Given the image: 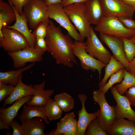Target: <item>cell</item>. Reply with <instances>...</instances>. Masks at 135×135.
<instances>
[{"mask_svg":"<svg viewBox=\"0 0 135 135\" xmlns=\"http://www.w3.org/2000/svg\"><path fill=\"white\" fill-rule=\"evenodd\" d=\"M10 129V126H7L3 122L2 120L0 119V129Z\"/></svg>","mask_w":135,"mask_h":135,"instance_id":"obj_45","label":"cell"},{"mask_svg":"<svg viewBox=\"0 0 135 135\" xmlns=\"http://www.w3.org/2000/svg\"><path fill=\"white\" fill-rule=\"evenodd\" d=\"M104 93L99 89L92 93V98L100 107V114L97 117L99 124L104 131H106L116 118L115 107L110 106L108 103Z\"/></svg>","mask_w":135,"mask_h":135,"instance_id":"obj_4","label":"cell"},{"mask_svg":"<svg viewBox=\"0 0 135 135\" xmlns=\"http://www.w3.org/2000/svg\"><path fill=\"white\" fill-rule=\"evenodd\" d=\"M12 129V135H25V132L22 125H20L18 122L13 120L10 125Z\"/></svg>","mask_w":135,"mask_h":135,"instance_id":"obj_37","label":"cell"},{"mask_svg":"<svg viewBox=\"0 0 135 135\" xmlns=\"http://www.w3.org/2000/svg\"><path fill=\"white\" fill-rule=\"evenodd\" d=\"M45 110L47 117L50 120L60 118L63 112L54 100L52 99L45 106Z\"/></svg>","mask_w":135,"mask_h":135,"instance_id":"obj_28","label":"cell"},{"mask_svg":"<svg viewBox=\"0 0 135 135\" xmlns=\"http://www.w3.org/2000/svg\"><path fill=\"white\" fill-rule=\"evenodd\" d=\"M135 86V78L125 69L123 80L115 86L118 92L122 95L129 88Z\"/></svg>","mask_w":135,"mask_h":135,"instance_id":"obj_29","label":"cell"},{"mask_svg":"<svg viewBox=\"0 0 135 135\" xmlns=\"http://www.w3.org/2000/svg\"><path fill=\"white\" fill-rule=\"evenodd\" d=\"M126 70L135 78V57L129 62L128 68Z\"/></svg>","mask_w":135,"mask_h":135,"instance_id":"obj_41","label":"cell"},{"mask_svg":"<svg viewBox=\"0 0 135 135\" xmlns=\"http://www.w3.org/2000/svg\"><path fill=\"white\" fill-rule=\"evenodd\" d=\"M54 100L64 112H68L74 108V100L71 96L66 92L56 94Z\"/></svg>","mask_w":135,"mask_h":135,"instance_id":"obj_26","label":"cell"},{"mask_svg":"<svg viewBox=\"0 0 135 135\" xmlns=\"http://www.w3.org/2000/svg\"><path fill=\"white\" fill-rule=\"evenodd\" d=\"M78 130V121L75 118L72 121L63 135H77Z\"/></svg>","mask_w":135,"mask_h":135,"instance_id":"obj_38","label":"cell"},{"mask_svg":"<svg viewBox=\"0 0 135 135\" xmlns=\"http://www.w3.org/2000/svg\"><path fill=\"white\" fill-rule=\"evenodd\" d=\"M123 68H125V67L122 63L116 60L113 55H112L109 62L105 67L104 75L102 81L99 83V87L105 85L108 78L112 75Z\"/></svg>","mask_w":135,"mask_h":135,"instance_id":"obj_25","label":"cell"},{"mask_svg":"<svg viewBox=\"0 0 135 135\" xmlns=\"http://www.w3.org/2000/svg\"><path fill=\"white\" fill-rule=\"evenodd\" d=\"M46 81L34 85V87L35 90L34 94L31 99L26 104L30 106H45L51 100L50 96L54 92L53 89L45 90Z\"/></svg>","mask_w":135,"mask_h":135,"instance_id":"obj_18","label":"cell"},{"mask_svg":"<svg viewBox=\"0 0 135 135\" xmlns=\"http://www.w3.org/2000/svg\"><path fill=\"white\" fill-rule=\"evenodd\" d=\"M49 18L55 20L68 32V34L75 40L83 42L84 39L78 32L65 12L62 3L53 4L48 6Z\"/></svg>","mask_w":135,"mask_h":135,"instance_id":"obj_6","label":"cell"},{"mask_svg":"<svg viewBox=\"0 0 135 135\" xmlns=\"http://www.w3.org/2000/svg\"><path fill=\"white\" fill-rule=\"evenodd\" d=\"M124 94L131 106L135 107V86L129 88Z\"/></svg>","mask_w":135,"mask_h":135,"instance_id":"obj_40","label":"cell"},{"mask_svg":"<svg viewBox=\"0 0 135 135\" xmlns=\"http://www.w3.org/2000/svg\"><path fill=\"white\" fill-rule=\"evenodd\" d=\"M46 5L49 6L50 5L58 3H62V0H44Z\"/></svg>","mask_w":135,"mask_h":135,"instance_id":"obj_43","label":"cell"},{"mask_svg":"<svg viewBox=\"0 0 135 135\" xmlns=\"http://www.w3.org/2000/svg\"><path fill=\"white\" fill-rule=\"evenodd\" d=\"M44 53L28 46L20 50L7 53L13 60L14 67L17 69L26 66L28 62H41Z\"/></svg>","mask_w":135,"mask_h":135,"instance_id":"obj_10","label":"cell"},{"mask_svg":"<svg viewBox=\"0 0 135 135\" xmlns=\"http://www.w3.org/2000/svg\"><path fill=\"white\" fill-rule=\"evenodd\" d=\"M75 117V115L73 112L66 113L57 123L56 129L52 130L47 135H63Z\"/></svg>","mask_w":135,"mask_h":135,"instance_id":"obj_27","label":"cell"},{"mask_svg":"<svg viewBox=\"0 0 135 135\" xmlns=\"http://www.w3.org/2000/svg\"><path fill=\"white\" fill-rule=\"evenodd\" d=\"M73 52L79 59L82 68L87 71L96 72L97 70L100 80L102 69L106 64L92 56L86 52L85 42L74 41Z\"/></svg>","mask_w":135,"mask_h":135,"instance_id":"obj_8","label":"cell"},{"mask_svg":"<svg viewBox=\"0 0 135 135\" xmlns=\"http://www.w3.org/2000/svg\"><path fill=\"white\" fill-rule=\"evenodd\" d=\"M106 132L109 135H135V122L124 118H116Z\"/></svg>","mask_w":135,"mask_h":135,"instance_id":"obj_16","label":"cell"},{"mask_svg":"<svg viewBox=\"0 0 135 135\" xmlns=\"http://www.w3.org/2000/svg\"><path fill=\"white\" fill-rule=\"evenodd\" d=\"M84 12L90 24L97 25L104 16L100 0H87L84 3Z\"/></svg>","mask_w":135,"mask_h":135,"instance_id":"obj_15","label":"cell"},{"mask_svg":"<svg viewBox=\"0 0 135 135\" xmlns=\"http://www.w3.org/2000/svg\"><path fill=\"white\" fill-rule=\"evenodd\" d=\"M78 97L81 103L82 108L78 112V130L77 135H84L88 126L90 122L97 118L100 112V110L94 113H88L85 106L87 96L84 94H80Z\"/></svg>","mask_w":135,"mask_h":135,"instance_id":"obj_14","label":"cell"},{"mask_svg":"<svg viewBox=\"0 0 135 135\" xmlns=\"http://www.w3.org/2000/svg\"><path fill=\"white\" fill-rule=\"evenodd\" d=\"M91 26L85 42L86 52L91 56L107 64L111 55L98 39Z\"/></svg>","mask_w":135,"mask_h":135,"instance_id":"obj_9","label":"cell"},{"mask_svg":"<svg viewBox=\"0 0 135 135\" xmlns=\"http://www.w3.org/2000/svg\"><path fill=\"white\" fill-rule=\"evenodd\" d=\"M68 34H65L59 26H56L50 20L46 36L45 38L47 52L50 53L58 64H62L68 68L77 64L73 52L74 42Z\"/></svg>","mask_w":135,"mask_h":135,"instance_id":"obj_1","label":"cell"},{"mask_svg":"<svg viewBox=\"0 0 135 135\" xmlns=\"http://www.w3.org/2000/svg\"><path fill=\"white\" fill-rule=\"evenodd\" d=\"M64 0H62V1Z\"/></svg>","mask_w":135,"mask_h":135,"instance_id":"obj_47","label":"cell"},{"mask_svg":"<svg viewBox=\"0 0 135 135\" xmlns=\"http://www.w3.org/2000/svg\"><path fill=\"white\" fill-rule=\"evenodd\" d=\"M15 86L8 85L0 80V102L9 96L13 92Z\"/></svg>","mask_w":135,"mask_h":135,"instance_id":"obj_34","label":"cell"},{"mask_svg":"<svg viewBox=\"0 0 135 135\" xmlns=\"http://www.w3.org/2000/svg\"><path fill=\"white\" fill-rule=\"evenodd\" d=\"M16 19V13L12 6L0 0V34L3 26H9Z\"/></svg>","mask_w":135,"mask_h":135,"instance_id":"obj_23","label":"cell"},{"mask_svg":"<svg viewBox=\"0 0 135 135\" xmlns=\"http://www.w3.org/2000/svg\"><path fill=\"white\" fill-rule=\"evenodd\" d=\"M0 46L8 53L21 50L29 46L26 39L21 33L4 26L0 34Z\"/></svg>","mask_w":135,"mask_h":135,"instance_id":"obj_5","label":"cell"},{"mask_svg":"<svg viewBox=\"0 0 135 135\" xmlns=\"http://www.w3.org/2000/svg\"><path fill=\"white\" fill-rule=\"evenodd\" d=\"M30 95L22 98L16 101L12 105L7 108H2L0 110V119L7 126H10L12 122L18 114L19 109L23 105L32 98Z\"/></svg>","mask_w":135,"mask_h":135,"instance_id":"obj_19","label":"cell"},{"mask_svg":"<svg viewBox=\"0 0 135 135\" xmlns=\"http://www.w3.org/2000/svg\"><path fill=\"white\" fill-rule=\"evenodd\" d=\"M43 120L35 117L21 122L25 135H44L45 126Z\"/></svg>","mask_w":135,"mask_h":135,"instance_id":"obj_22","label":"cell"},{"mask_svg":"<svg viewBox=\"0 0 135 135\" xmlns=\"http://www.w3.org/2000/svg\"><path fill=\"white\" fill-rule=\"evenodd\" d=\"M127 5L135 10V0H121Z\"/></svg>","mask_w":135,"mask_h":135,"instance_id":"obj_44","label":"cell"},{"mask_svg":"<svg viewBox=\"0 0 135 135\" xmlns=\"http://www.w3.org/2000/svg\"><path fill=\"white\" fill-rule=\"evenodd\" d=\"M125 69H122L112 75L108 82L105 85L99 87V89L105 94L114 84L116 83H120L124 78Z\"/></svg>","mask_w":135,"mask_h":135,"instance_id":"obj_30","label":"cell"},{"mask_svg":"<svg viewBox=\"0 0 135 135\" xmlns=\"http://www.w3.org/2000/svg\"><path fill=\"white\" fill-rule=\"evenodd\" d=\"M87 0H64L62 1V4L64 7L68 5L79 3H84Z\"/></svg>","mask_w":135,"mask_h":135,"instance_id":"obj_42","label":"cell"},{"mask_svg":"<svg viewBox=\"0 0 135 135\" xmlns=\"http://www.w3.org/2000/svg\"><path fill=\"white\" fill-rule=\"evenodd\" d=\"M49 19L39 22L34 29L32 34L36 38H45L49 24Z\"/></svg>","mask_w":135,"mask_h":135,"instance_id":"obj_33","label":"cell"},{"mask_svg":"<svg viewBox=\"0 0 135 135\" xmlns=\"http://www.w3.org/2000/svg\"><path fill=\"white\" fill-rule=\"evenodd\" d=\"M110 89L116 104L115 106L116 118H126L135 122V112L131 107L127 98L119 94L115 86H112Z\"/></svg>","mask_w":135,"mask_h":135,"instance_id":"obj_13","label":"cell"},{"mask_svg":"<svg viewBox=\"0 0 135 135\" xmlns=\"http://www.w3.org/2000/svg\"><path fill=\"white\" fill-rule=\"evenodd\" d=\"M34 47L42 52L47 51V47L45 38H36Z\"/></svg>","mask_w":135,"mask_h":135,"instance_id":"obj_39","label":"cell"},{"mask_svg":"<svg viewBox=\"0 0 135 135\" xmlns=\"http://www.w3.org/2000/svg\"><path fill=\"white\" fill-rule=\"evenodd\" d=\"M129 39L130 41L135 44V32L132 36Z\"/></svg>","mask_w":135,"mask_h":135,"instance_id":"obj_46","label":"cell"},{"mask_svg":"<svg viewBox=\"0 0 135 135\" xmlns=\"http://www.w3.org/2000/svg\"><path fill=\"white\" fill-rule=\"evenodd\" d=\"M100 37L101 41L110 50L114 58L121 62L126 70L129 62L126 59L124 52L122 38L102 33H100Z\"/></svg>","mask_w":135,"mask_h":135,"instance_id":"obj_12","label":"cell"},{"mask_svg":"<svg viewBox=\"0 0 135 135\" xmlns=\"http://www.w3.org/2000/svg\"><path fill=\"white\" fill-rule=\"evenodd\" d=\"M84 3H76L64 7L71 22L83 39L88 36L91 26L84 14Z\"/></svg>","mask_w":135,"mask_h":135,"instance_id":"obj_7","label":"cell"},{"mask_svg":"<svg viewBox=\"0 0 135 135\" xmlns=\"http://www.w3.org/2000/svg\"><path fill=\"white\" fill-rule=\"evenodd\" d=\"M124 52L128 62L131 61L135 57V44L129 39L122 38Z\"/></svg>","mask_w":135,"mask_h":135,"instance_id":"obj_32","label":"cell"},{"mask_svg":"<svg viewBox=\"0 0 135 135\" xmlns=\"http://www.w3.org/2000/svg\"><path fill=\"white\" fill-rule=\"evenodd\" d=\"M9 4L12 6L20 15L23 14V8L29 0H8Z\"/></svg>","mask_w":135,"mask_h":135,"instance_id":"obj_35","label":"cell"},{"mask_svg":"<svg viewBox=\"0 0 135 135\" xmlns=\"http://www.w3.org/2000/svg\"><path fill=\"white\" fill-rule=\"evenodd\" d=\"M118 17L126 28L135 31V21L132 18L123 16H119Z\"/></svg>","mask_w":135,"mask_h":135,"instance_id":"obj_36","label":"cell"},{"mask_svg":"<svg viewBox=\"0 0 135 135\" xmlns=\"http://www.w3.org/2000/svg\"><path fill=\"white\" fill-rule=\"evenodd\" d=\"M87 128L85 135H107L106 132L100 125L97 118L90 122Z\"/></svg>","mask_w":135,"mask_h":135,"instance_id":"obj_31","label":"cell"},{"mask_svg":"<svg viewBox=\"0 0 135 135\" xmlns=\"http://www.w3.org/2000/svg\"><path fill=\"white\" fill-rule=\"evenodd\" d=\"M12 6L16 16V22L13 25L6 27L8 28L13 29L19 31L25 37L28 41L29 46L34 47L36 38L29 30L26 18L23 14L21 15L19 14L14 7Z\"/></svg>","mask_w":135,"mask_h":135,"instance_id":"obj_20","label":"cell"},{"mask_svg":"<svg viewBox=\"0 0 135 135\" xmlns=\"http://www.w3.org/2000/svg\"><path fill=\"white\" fill-rule=\"evenodd\" d=\"M35 63H32L27 66L5 72H0V80L4 83L15 86L18 84L22 73L34 66Z\"/></svg>","mask_w":135,"mask_h":135,"instance_id":"obj_24","label":"cell"},{"mask_svg":"<svg viewBox=\"0 0 135 135\" xmlns=\"http://www.w3.org/2000/svg\"><path fill=\"white\" fill-rule=\"evenodd\" d=\"M22 74L20 76L19 81L12 94L4 100L2 108H4L7 104H12L22 98L34 94L35 90L33 86L24 84L22 81Z\"/></svg>","mask_w":135,"mask_h":135,"instance_id":"obj_17","label":"cell"},{"mask_svg":"<svg viewBox=\"0 0 135 135\" xmlns=\"http://www.w3.org/2000/svg\"><path fill=\"white\" fill-rule=\"evenodd\" d=\"M37 117L41 118L46 124H50L46 115L45 106H30L26 104L23 105L22 111L19 116L21 122Z\"/></svg>","mask_w":135,"mask_h":135,"instance_id":"obj_21","label":"cell"},{"mask_svg":"<svg viewBox=\"0 0 135 135\" xmlns=\"http://www.w3.org/2000/svg\"><path fill=\"white\" fill-rule=\"evenodd\" d=\"M94 29L100 33L128 39L135 32L126 28L116 16H104Z\"/></svg>","mask_w":135,"mask_h":135,"instance_id":"obj_2","label":"cell"},{"mask_svg":"<svg viewBox=\"0 0 135 135\" xmlns=\"http://www.w3.org/2000/svg\"><path fill=\"white\" fill-rule=\"evenodd\" d=\"M104 16H123L132 18L135 10L121 0H100Z\"/></svg>","mask_w":135,"mask_h":135,"instance_id":"obj_11","label":"cell"},{"mask_svg":"<svg viewBox=\"0 0 135 135\" xmlns=\"http://www.w3.org/2000/svg\"><path fill=\"white\" fill-rule=\"evenodd\" d=\"M48 10L44 0H29L23 6V14L31 29H34L40 22L49 19Z\"/></svg>","mask_w":135,"mask_h":135,"instance_id":"obj_3","label":"cell"}]
</instances>
